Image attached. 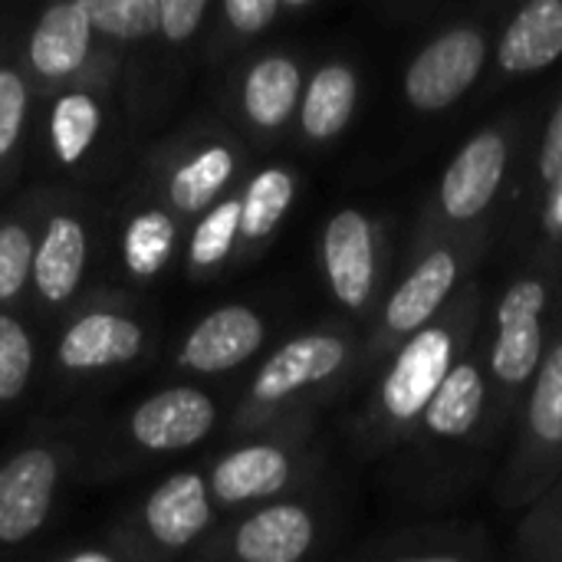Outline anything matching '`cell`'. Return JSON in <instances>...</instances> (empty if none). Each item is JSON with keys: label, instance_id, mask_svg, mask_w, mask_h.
I'll use <instances>...</instances> for the list:
<instances>
[{"label": "cell", "instance_id": "484cf974", "mask_svg": "<svg viewBox=\"0 0 562 562\" xmlns=\"http://www.w3.org/2000/svg\"><path fill=\"white\" fill-rule=\"evenodd\" d=\"M178 244H181V221L165 204L142 201L125 214L119 231L122 270L135 283H151L168 270V263L178 254Z\"/></svg>", "mask_w": 562, "mask_h": 562}, {"label": "cell", "instance_id": "5bb4252c", "mask_svg": "<svg viewBox=\"0 0 562 562\" xmlns=\"http://www.w3.org/2000/svg\"><path fill=\"white\" fill-rule=\"evenodd\" d=\"M244 161V145L227 128L191 132L151 155V191H158V204H165L181 224H194L204 211L231 194Z\"/></svg>", "mask_w": 562, "mask_h": 562}, {"label": "cell", "instance_id": "603a6c76", "mask_svg": "<svg viewBox=\"0 0 562 562\" xmlns=\"http://www.w3.org/2000/svg\"><path fill=\"white\" fill-rule=\"evenodd\" d=\"M362 99V69L352 56H326L306 76L296 132L310 148H326L346 135L359 112Z\"/></svg>", "mask_w": 562, "mask_h": 562}, {"label": "cell", "instance_id": "e575fe53", "mask_svg": "<svg viewBox=\"0 0 562 562\" xmlns=\"http://www.w3.org/2000/svg\"><path fill=\"white\" fill-rule=\"evenodd\" d=\"M524 257H543V260H562V188L550 198V204L540 211L533 227L524 234V240L497 263H514Z\"/></svg>", "mask_w": 562, "mask_h": 562}, {"label": "cell", "instance_id": "ba28073f", "mask_svg": "<svg viewBox=\"0 0 562 562\" xmlns=\"http://www.w3.org/2000/svg\"><path fill=\"white\" fill-rule=\"evenodd\" d=\"M319 270L342 319L366 333L395 280L392 217L369 207H339L319 231Z\"/></svg>", "mask_w": 562, "mask_h": 562}, {"label": "cell", "instance_id": "ac0fdd59", "mask_svg": "<svg viewBox=\"0 0 562 562\" xmlns=\"http://www.w3.org/2000/svg\"><path fill=\"white\" fill-rule=\"evenodd\" d=\"M221 425L217 402L194 385H168L142 398L119 428L125 458H171L207 441Z\"/></svg>", "mask_w": 562, "mask_h": 562}, {"label": "cell", "instance_id": "d6986e66", "mask_svg": "<svg viewBox=\"0 0 562 562\" xmlns=\"http://www.w3.org/2000/svg\"><path fill=\"white\" fill-rule=\"evenodd\" d=\"M562 188V72L557 86L543 95L540 102V115L533 122V132L527 138L524 158H520V171L514 181V191L507 198V211H504V231H501V244H497V260H504L520 240L524 234L533 227V221L540 217V211L550 204V198Z\"/></svg>", "mask_w": 562, "mask_h": 562}, {"label": "cell", "instance_id": "f1b7e54d", "mask_svg": "<svg viewBox=\"0 0 562 562\" xmlns=\"http://www.w3.org/2000/svg\"><path fill=\"white\" fill-rule=\"evenodd\" d=\"M240 247V198L231 191L211 211H204L188 234L184 267L191 280H207L221 273L227 263H237Z\"/></svg>", "mask_w": 562, "mask_h": 562}, {"label": "cell", "instance_id": "6da1fadb", "mask_svg": "<svg viewBox=\"0 0 562 562\" xmlns=\"http://www.w3.org/2000/svg\"><path fill=\"white\" fill-rule=\"evenodd\" d=\"M491 296L494 293L481 277L468 280L454 300L372 375L362 408L346 425L349 445L359 458H389L408 445L448 375L481 336L491 313Z\"/></svg>", "mask_w": 562, "mask_h": 562}, {"label": "cell", "instance_id": "8d00e7d4", "mask_svg": "<svg viewBox=\"0 0 562 562\" xmlns=\"http://www.w3.org/2000/svg\"><path fill=\"white\" fill-rule=\"evenodd\" d=\"M49 562H128L122 550H115L112 543H95V547H76L69 553H59Z\"/></svg>", "mask_w": 562, "mask_h": 562}, {"label": "cell", "instance_id": "4fadbf2b", "mask_svg": "<svg viewBox=\"0 0 562 562\" xmlns=\"http://www.w3.org/2000/svg\"><path fill=\"white\" fill-rule=\"evenodd\" d=\"M79 451V425H69L23 441L0 461V557L43 533Z\"/></svg>", "mask_w": 562, "mask_h": 562}, {"label": "cell", "instance_id": "9a60e30c", "mask_svg": "<svg viewBox=\"0 0 562 562\" xmlns=\"http://www.w3.org/2000/svg\"><path fill=\"white\" fill-rule=\"evenodd\" d=\"M151 349V326L122 296H99L69 313L59 329L53 366L66 385H82L128 369Z\"/></svg>", "mask_w": 562, "mask_h": 562}, {"label": "cell", "instance_id": "d590c367", "mask_svg": "<svg viewBox=\"0 0 562 562\" xmlns=\"http://www.w3.org/2000/svg\"><path fill=\"white\" fill-rule=\"evenodd\" d=\"M211 13L207 0H158V40L165 46H188Z\"/></svg>", "mask_w": 562, "mask_h": 562}, {"label": "cell", "instance_id": "277c9868", "mask_svg": "<svg viewBox=\"0 0 562 562\" xmlns=\"http://www.w3.org/2000/svg\"><path fill=\"white\" fill-rule=\"evenodd\" d=\"M362 333L346 319L319 323L277 346L254 372L231 431L263 435L290 425H316L359 372Z\"/></svg>", "mask_w": 562, "mask_h": 562}, {"label": "cell", "instance_id": "7402d4cb", "mask_svg": "<svg viewBox=\"0 0 562 562\" xmlns=\"http://www.w3.org/2000/svg\"><path fill=\"white\" fill-rule=\"evenodd\" d=\"M270 326L247 303H224L204 313L175 352V369L188 375H227L267 346Z\"/></svg>", "mask_w": 562, "mask_h": 562}, {"label": "cell", "instance_id": "8fae6325", "mask_svg": "<svg viewBox=\"0 0 562 562\" xmlns=\"http://www.w3.org/2000/svg\"><path fill=\"white\" fill-rule=\"evenodd\" d=\"M217 527L207 474L184 468L158 481L112 530V547L128 562H165L201 547Z\"/></svg>", "mask_w": 562, "mask_h": 562}, {"label": "cell", "instance_id": "cb8c5ba5", "mask_svg": "<svg viewBox=\"0 0 562 562\" xmlns=\"http://www.w3.org/2000/svg\"><path fill=\"white\" fill-rule=\"evenodd\" d=\"M109 128V102L105 89L95 86H69L46 102V158L59 171H79L95 148L102 145Z\"/></svg>", "mask_w": 562, "mask_h": 562}, {"label": "cell", "instance_id": "1f68e13d", "mask_svg": "<svg viewBox=\"0 0 562 562\" xmlns=\"http://www.w3.org/2000/svg\"><path fill=\"white\" fill-rule=\"evenodd\" d=\"M510 553L514 562H562V474L524 510Z\"/></svg>", "mask_w": 562, "mask_h": 562}, {"label": "cell", "instance_id": "4316f807", "mask_svg": "<svg viewBox=\"0 0 562 562\" xmlns=\"http://www.w3.org/2000/svg\"><path fill=\"white\" fill-rule=\"evenodd\" d=\"M49 191L26 194L16 207L0 217V310H10L30 286L33 250Z\"/></svg>", "mask_w": 562, "mask_h": 562}, {"label": "cell", "instance_id": "ffe728a7", "mask_svg": "<svg viewBox=\"0 0 562 562\" xmlns=\"http://www.w3.org/2000/svg\"><path fill=\"white\" fill-rule=\"evenodd\" d=\"M306 76V56L296 49H263L250 56L234 86L240 125L260 142L280 138L296 122Z\"/></svg>", "mask_w": 562, "mask_h": 562}, {"label": "cell", "instance_id": "2e32d148", "mask_svg": "<svg viewBox=\"0 0 562 562\" xmlns=\"http://www.w3.org/2000/svg\"><path fill=\"white\" fill-rule=\"evenodd\" d=\"M326 537L323 504L293 494L247 510L217 540L201 547L198 562H310Z\"/></svg>", "mask_w": 562, "mask_h": 562}, {"label": "cell", "instance_id": "52a82bcc", "mask_svg": "<svg viewBox=\"0 0 562 562\" xmlns=\"http://www.w3.org/2000/svg\"><path fill=\"white\" fill-rule=\"evenodd\" d=\"M507 10V3L487 0L438 20L402 69V105L418 119H435L484 86Z\"/></svg>", "mask_w": 562, "mask_h": 562}, {"label": "cell", "instance_id": "f546056e", "mask_svg": "<svg viewBox=\"0 0 562 562\" xmlns=\"http://www.w3.org/2000/svg\"><path fill=\"white\" fill-rule=\"evenodd\" d=\"M30 102L33 89L23 66L10 56V49H0V191L20 168V151L30 125Z\"/></svg>", "mask_w": 562, "mask_h": 562}, {"label": "cell", "instance_id": "44dd1931", "mask_svg": "<svg viewBox=\"0 0 562 562\" xmlns=\"http://www.w3.org/2000/svg\"><path fill=\"white\" fill-rule=\"evenodd\" d=\"M562 63V0H527L504 13L481 99Z\"/></svg>", "mask_w": 562, "mask_h": 562}, {"label": "cell", "instance_id": "d4e9b609", "mask_svg": "<svg viewBox=\"0 0 562 562\" xmlns=\"http://www.w3.org/2000/svg\"><path fill=\"white\" fill-rule=\"evenodd\" d=\"M300 194V171L290 165H263L254 171L237 198H240V247L237 263H250L260 250H267L290 217Z\"/></svg>", "mask_w": 562, "mask_h": 562}, {"label": "cell", "instance_id": "e0dca14e", "mask_svg": "<svg viewBox=\"0 0 562 562\" xmlns=\"http://www.w3.org/2000/svg\"><path fill=\"white\" fill-rule=\"evenodd\" d=\"M92 260V221L89 207L79 198H53L46 201L33 270H30V293L43 319H59L69 303L79 296L86 270Z\"/></svg>", "mask_w": 562, "mask_h": 562}, {"label": "cell", "instance_id": "30bf717a", "mask_svg": "<svg viewBox=\"0 0 562 562\" xmlns=\"http://www.w3.org/2000/svg\"><path fill=\"white\" fill-rule=\"evenodd\" d=\"M313 431L316 425H290L250 435L247 441L217 454L204 471L217 514L254 510L300 494L319 468Z\"/></svg>", "mask_w": 562, "mask_h": 562}, {"label": "cell", "instance_id": "9c48e42d", "mask_svg": "<svg viewBox=\"0 0 562 562\" xmlns=\"http://www.w3.org/2000/svg\"><path fill=\"white\" fill-rule=\"evenodd\" d=\"M562 474V300L550 346L520 408L497 471L494 497L504 510H527Z\"/></svg>", "mask_w": 562, "mask_h": 562}, {"label": "cell", "instance_id": "7c38bea8", "mask_svg": "<svg viewBox=\"0 0 562 562\" xmlns=\"http://www.w3.org/2000/svg\"><path fill=\"white\" fill-rule=\"evenodd\" d=\"M119 63L122 49L95 36L86 0H63L43 7L20 53V66L30 79V89H36L43 99H53L69 86L105 89L115 79Z\"/></svg>", "mask_w": 562, "mask_h": 562}, {"label": "cell", "instance_id": "5b68a950", "mask_svg": "<svg viewBox=\"0 0 562 562\" xmlns=\"http://www.w3.org/2000/svg\"><path fill=\"white\" fill-rule=\"evenodd\" d=\"M562 300V260L524 257L504 267V286L491 296L484 319L491 425L510 445L520 408L550 346L553 319Z\"/></svg>", "mask_w": 562, "mask_h": 562}, {"label": "cell", "instance_id": "d6a6232c", "mask_svg": "<svg viewBox=\"0 0 562 562\" xmlns=\"http://www.w3.org/2000/svg\"><path fill=\"white\" fill-rule=\"evenodd\" d=\"M95 36L115 49L158 40V0H86Z\"/></svg>", "mask_w": 562, "mask_h": 562}, {"label": "cell", "instance_id": "836d02e7", "mask_svg": "<svg viewBox=\"0 0 562 562\" xmlns=\"http://www.w3.org/2000/svg\"><path fill=\"white\" fill-rule=\"evenodd\" d=\"M36 372V339L30 326L13 313L0 310V408L16 405Z\"/></svg>", "mask_w": 562, "mask_h": 562}, {"label": "cell", "instance_id": "3957f363", "mask_svg": "<svg viewBox=\"0 0 562 562\" xmlns=\"http://www.w3.org/2000/svg\"><path fill=\"white\" fill-rule=\"evenodd\" d=\"M494 448H501V438L491 425L487 342L481 329L471 352L448 375L415 435L398 451L405 454L402 487L418 504H445L481 477Z\"/></svg>", "mask_w": 562, "mask_h": 562}, {"label": "cell", "instance_id": "8992f818", "mask_svg": "<svg viewBox=\"0 0 562 562\" xmlns=\"http://www.w3.org/2000/svg\"><path fill=\"white\" fill-rule=\"evenodd\" d=\"M497 244H501L497 231L458 234L438 240L418 260L398 267L389 296L382 300L372 326L362 333L356 382L372 379L398 346H405L454 300V293L468 280L481 277V270L494 263Z\"/></svg>", "mask_w": 562, "mask_h": 562}, {"label": "cell", "instance_id": "83f0119b", "mask_svg": "<svg viewBox=\"0 0 562 562\" xmlns=\"http://www.w3.org/2000/svg\"><path fill=\"white\" fill-rule=\"evenodd\" d=\"M356 562H491V540L477 527H445L395 537Z\"/></svg>", "mask_w": 562, "mask_h": 562}, {"label": "cell", "instance_id": "4dcf8cb0", "mask_svg": "<svg viewBox=\"0 0 562 562\" xmlns=\"http://www.w3.org/2000/svg\"><path fill=\"white\" fill-rule=\"evenodd\" d=\"M319 3L313 0H224L217 7V43L214 56L227 53L234 46L254 43L257 36L270 33L283 16H303L313 13Z\"/></svg>", "mask_w": 562, "mask_h": 562}, {"label": "cell", "instance_id": "7a4b0ae2", "mask_svg": "<svg viewBox=\"0 0 562 562\" xmlns=\"http://www.w3.org/2000/svg\"><path fill=\"white\" fill-rule=\"evenodd\" d=\"M540 102L507 109L461 142V148L451 155L441 178L415 211L398 267L418 260L445 237L504 231L507 198L514 191L527 138L540 115Z\"/></svg>", "mask_w": 562, "mask_h": 562}]
</instances>
